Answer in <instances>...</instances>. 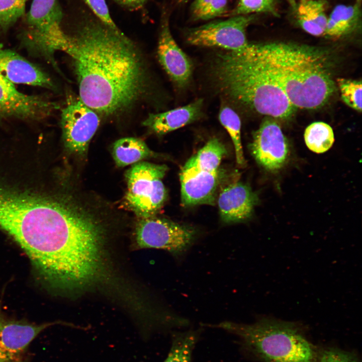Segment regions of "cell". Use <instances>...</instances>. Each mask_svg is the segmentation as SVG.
<instances>
[{
    "instance_id": "9a60e30c",
    "label": "cell",
    "mask_w": 362,
    "mask_h": 362,
    "mask_svg": "<svg viewBox=\"0 0 362 362\" xmlns=\"http://www.w3.org/2000/svg\"><path fill=\"white\" fill-rule=\"evenodd\" d=\"M257 202V196L248 186L241 182L230 184L222 190L218 199L222 221L232 223L247 220Z\"/></svg>"
},
{
    "instance_id": "8fae6325",
    "label": "cell",
    "mask_w": 362,
    "mask_h": 362,
    "mask_svg": "<svg viewBox=\"0 0 362 362\" xmlns=\"http://www.w3.org/2000/svg\"><path fill=\"white\" fill-rule=\"evenodd\" d=\"M251 153L262 167L270 171L282 168L288 160L289 146L280 125L267 118L254 133L250 145Z\"/></svg>"
},
{
    "instance_id": "ac0fdd59",
    "label": "cell",
    "mask_w": 362,
    "mask_h": 362,
    "mask_svg": "<svg viewBox=\"0 0 362 362\" xmlns=\"http://www.w3.org/2000/svg\"><path fill=\"white\" fill-rule=\"evenodd\" d=\"M325 0H299L294 8L298 26L314 36H324L328 16Z\"/></svg>"
},
{
    "instance_id": "4316f807",
    "label": "cell",
    "mask_w": 362,
    "mask_h": 362,
    "mask_svg": "<svg viewBox=\"0 0 362 362\" xmlns=\"http://www.w3.org/2000/svg\"><path fill=\"white\" fill-rule=\"evenodd\" d=\"M337 84L344 103L350 108L361 111V82L345 78L337 79Z\"/></svg>"
},
{
    "instance_id": "ffe728a7",
    "label": "cell",
    "mask_w": 362,
    "mask_h": 362,
    "mask_svg": "<svg viewBox=\"0 0 362 362\" xmlns=\"http://www.w3.org/2000/svg\"><path fill=\"white\" fill-rule=\"evenodd\" d=\"M226 153L225 145L218 138H212L189 158L182 167L180 174L217 171Z\"/></svg>"
},
{
    "instance_id": "4dcf8cb0",
    "label": "cell",
    "mask_w": 362,
    "mask_h": 362,
    "mask_svg": "<svg viewBox=\"0 0 362 362\" xmlns=\"http://www.w3.org/2000/svg\"><path fill=\"white\" fill-rule=\"evenodd\" d=\"M120 2L131 6H137L142 5L145 0H118Z\"/></svg>"
},
{
    "instance_id": "7402d4cb",
    "label": "cell",
    "mask_w": 362,
    "mask_h": 362,
    "mask_svg": "<svg viewBox=\"0 0 362 362\" xmlns=\"http://www.w3.org/2000/svg\"><path fill=\"white\" fill-rule=\"evenodd\" d=\"M199 339L197 331L173 333L171 345L164 362H192V353Z\"/></svg>"
},
{
    "instance_id": "1f68e13d",
    "label": "cell",
    "mask_w": 362,
    "mask_h": 362,
    "mask_svg": "<svg viewBox=\"0 0 362 362\" xmlns=\"http://www.w3.org/2000/svg\"><path fill=\"white\" fill-rule=\"evenodd\" d=\"M178 1L182 2L185 1L186 0H178Z\"/></svg>"
},
{
    "instance_id": "f1b7e54d",
    "label": "cell",
    "mask_w": 362,
    "mask_h": 362,
    "mask_svg": "<svg viewBox=\"0 0 362 362\" xmlns=\"http://www.w3.org/2000/svg\"><path fill=\"white\" fill-rule=\"evenodd\" d=\"M318 362H359L353 353L335 348H329L322 351Z\"/></svg>"
},
{
    "instance_id": "277c9868",
    "label": "cell",
    "mask_w": 362,
    "mask_h": 362,
    "mask_svg": "<svg viewBox=\"0 0 362 362\" xmlns=\"http://www.w3.org/2000/svg\"><path fill=\"white\" fill-rule=\"evenodd\" d=\"M212 327L237 335L242 347L264 362H314L313 346L294 323L268 318L247 324L225 321Z\"/></svg>"
},
{
    "instance_id": "ba28073f",
    "label": "cell",
    "mask_w": 362,
    "mask_h": 362,
    "mask_svg": "<svg viewBox=\"0 0 362 362\" xmlns=\"http://www.w3.org/2000/svg\"><path fill=\"white\" fill-rule=\"evenodd\" d=\"M254 18L255 14L235 16L190 29L186 32V41L194 46L216 47L227 51L242 49L249 44L246 31Z\"/></svg>"
},
{
    "instance_id": "e0dca14e",
    "label": "cell",
    "mask_w": 362,
    "mask_h": 362,
    "mask_svg": "<svg viewBox=\"0 0 362 362\" xmlns=\"http://www.w3.org/2000/svg\"><path fill=\"white\" fill-rule=\"evenodd\" d=\"M203 100L199 99L183 107L164 112L150 114L143 125L158 135H163L200 119Z\"/></svg>"
},
{
    "instance_id": "83f0119b",
    "label": "cell",
    "mask_w": 362,
    "mask_h": 362,
    "mask_svg": "<svg viewBox=\"0 0 362 362\" xmlns=\"http://www.w3.org/2000/svg\"><path fill=\"white\" fill-rule=\"evenodd\" d=\"M276 0H239L233 12V16L264 13L277 15Z\"/></svg>"
},
{
    "instance_id": "6da1fadb",
    "label": "cell",
    "mask_w": 362,
    "mask_h": 362,
    "mask_svg": "<svg viewBox=\"0 0 362 362\" xmlns=\"http://www.w3.org/2000/svg\"><path fill=\"white\" fill-rule=\"evenodd\" d=\"M71 59L79 99L99 116L124 113L149 93L150 80L137 46L119 30L88 21L63 50Z\"/></svg>"
},
{
    "instance_id": "8992f818",
    "label": "cell",
    "mask_w": 362,
    "mask_h": 362,
    "mask_svg": "<svg viewBox=\"0 0 362 362\" xmlns=\"http://www.w3.org/2000/svg\"><path fill=\"white\" fill-rule=\"evenodd\" d=\"M167 170L165 164L140 161L126 171L125 203L138 217L155 216L163 206L167 192L162 179Z\"/></svg>"
},
{
    "instance_id": "5bb4252c",
    "label": "cell",
    "mask_w": 362,
    "mask_h": 362,
    "mask_svg": "<svg viewBox=\"0 0 362 362\" xmlns=\"http://www.w3.org/2000/svg\"><path fill=\"white\" fill-rule=\"evenodd\" d=\"M0 73L13 84L56 89L51 77L41 68L14 51L1 46Z\"/></svg>"
},
{
    "instance_id": "7c38bea8",
    "label": "cell",
    "mask_w": 362,
    "mask_h": 362,
    "mask_svg": "<svg viewBox=\"0 0 362 362\" xmlns=\"http://www.w3.org/2000/svg\"><path fill=\"white\" fill-rule=\"evenodd\" d=\"M57 322L40 324L6 317L0 311V362H16L31 342L47 327Z\"/></svg>"
},
{
    "instance_id": "44dd1931",
    "label": "cell",
    "mask_w": 362,
    "mask_h": 362,
    "mask_svg": "<svg viewBox=\"0 0 362 362\" xmlns=\"http://www.w3.org/2000/svg\"><path fill=\"white\" fill-rule=\"evenodd\" d=\"M112 153L116 165L120 167L133 165L155 154L143 140L135 137L116 140L113 145Z\"/></svg>"
},
{
    "instance_id": "4fadbf2b",
    "label": "cell",
    "mask_w": 362,
    "mask_h": 362,
    "mask_svg": "<svg viewBox=\"0 0 362 362\" xmlns=\"http://www.w3.org/2000/svg\"><path fill=\"white\" fill-rule=\"evenodd\" d=\"M157 52L160 64L173 83L179 88L186 87L192 76L193 62L173 39L165 16L161 23Z\"/></svg>"
},
{
    "instance_id": "d6a6232c",
    "label": "cell",
    "mask_w": 362,
    "mask_h": 362,
    "mask_svg": "<svg viewBox=\"0 0 362 362\" xmlns=\"http://www.w3.org/2000/svg\"><path fill=\"white\" fill-rule=\"evenodd\" d=\"M16 362H20V361H16Z\"/></svg>"
},
{
    "instance_id": "d6986e66",
    "label": "cell",
    "mask_w": 362,
    "mask_h": 362,
    "mask_svg": "<svg viewBox=\"0 0 362 362\" xmlns=\"http://www.w3.org/2000/svg\"><path fill=\"white\" fill-rule=\"evenodd\" d=\"M360 1L352 5L335 6L328 16L324 36L338 39L354 30L360 20Z\"/></svg>"
},
{
    "instance_id": "484cf974",
    "label": "cell",
    "mask_w": 362,
    "mask_h": 362,
    "mask_svg": "<svg viewBox=\"0 0 362 362\" xmlns=\"http://www.w3.org/2000/svg\"><path fill=\"white\" fill-rule=\"evenodd\" d=\"M28 0H0V30L7 31L24 16Z\"/></svg>"
},
{
    "instance_id": "f546056e",
    "label": "cell",
    "mask_w": 362,
    "mask_h": 362,
    "mask_svg": "<svg viewBox=\"0 0 362 362\" xmlns=\"http://www.w3.org/2000/svg\"><path fill=\"white\" fill-rule=\"evenodd\" d=\"M89 8L99 19L107 26L115 30H119L111 17L105 0H83Z\"/></svg>"
},
{
    "instance_id": "5b68a950",
    "label": "cell",
    "mask_w": 362,
    "mask_h": 362,
    "mask_svg": "<svg viewBox=\"0 0 362 362\" xmlns=\"http://www.w3.org/2000/svg\"><path fill=\"white\" fill-rule=\"evenodd\" d=\"M62 19L59 0H33L19 36L29 52L45 59L56 68L54 53L63 51L68 40V35L61 27Z\"/></svg>"
},
{
    "instance_id": "2e32d148",
    "label": "cell",
    "mask_w": 362,
    "mask_h": 362,
    "mask_svg": "<svg viewBox=\"0 0 362 362\" xmlns=\"http://www.w3.org/2000/svg\"><path fill=\"white\" fill-rule=\"evenodd\" d=\"M219 177V170L179 174L182 205H213Z\"/></svg>"
},
{
    "instance_id": "9c48e42d",
    "label": "cell",
    "mask_w": 362,
    "mask_h": 362,
    "mask_svg": "<svg viewBox=\"0 0 362 362\" xmlns=\"http://www.w3.org/2000/svg\"><path fill=\"white\" fill-rule=\"evenodd\" d=\"M99 115L79 98L68 99L61 113L65 146L71 153L84 156L100 123Z\"/></svg>"
},
{
    "instance_id": "30bf717a",
    "label": "cell",
    "mask_w": 362,
    "mask_h": 362,
    "mask_svg": "<svg viewBox=\"0 0 362 362\" xmlns=\"http://www.w3.org/2000/svg\"><path fill=\"white\" fill-rule=\"evenodd\" d=\"M56 108L57 105L48 97L19 92L0 73V118L41 120L49 117Z\"/></svg>"
},
{
    "instance_id": "cb8c5ba5",
    "label": "cell",
    "mask_w": 362,
    "mask_h": 362,
    "mask_svg": "<svg viewBox=\"0 0 362 362\" xmlns=\"http://www.w3.org/2000/svg\"><path fill=\"white\" fill-rule=\"evenodd\" d=\"M218 118L231 138L237 163L240 166H245L246 161L241 139V121L238 115L231 107L223 105L220 110Z\"/></svg>"
},
{
    "instance_id": "3957f363",
    "label": "cell",
    "mask_w": 362,
    "mask_h": 362,
    "mask_svg": "<svg viewBox=\"0 0 362 362\" xmlns=\"http://www.w3.org/2000/svg\"><path fill=\"white\" fill-rule=\"evenodd\" d=\"M259 53L295 109L319 108L335 90L326 56L315 48L283 42L256 44Z\"/></svg>"
},
{
    "instance_id": "52a82bcc",
    "label": "cell",
    "mask_w": 362,
    "mask_h": 362,
    "mask_svg": "<svg viewBox=\"0 0 362 362\" xmlns=\"http://www.w3.org/2000/svg\"><path fill=\"white\" fill-rule=\"evenodd\" d=\"M197 229L190 225L153 216L139 218L135 228V239L139 248L165 250L179 257L197 239Z\"/></svg>"
},
{
    "instance_id": "7a4b0ae2",
    "label": "cell",
    "mask_w": 362,
    "mask_h": 362,
    "mask_svg": "<svg viewBox=\"0 0 362 362\" xmlns=\"http://www.w3.org/2000/svg\"><path fill=\"white\" fill-rule=\"evenodd\" d=\"M209 73L217 90L237 105L279 119L289 118L295 111L256 44L217 52L210 62Z\"/></svg>"
},
{
    "instance_id": "603a6c76",
    "label": "cell",
    "mask_w": 362,
    "mask_h": 362,
    "mask_svg": "<svg viewBox=\"0 0 362 362\" xmlns=\"http://www.w3.org/2000/svg\"><path fill=\"white\" fill-rule=\"evenodd\" d=\"M304 136L308 148L317 153L327 151L334 141L332 128L323 122H315L310 124L306 128Z\"/></svg>"
},
{
    "instance_id": "d4e9b609",
    "label": "cell",
    "mask_w": 362,
    "mask_h": 362,
    "mask_svg": "<svg viewBox=\"0 0 362 362\" xmlns=\"http://www.w3.org/2000/svg\"><path fill=\"white\" fill-rule=\"evenodd\" d=\"M227 11V0H195L191 7L194 20H207L224 15Z\"/></svg>"
}]
</instances>
